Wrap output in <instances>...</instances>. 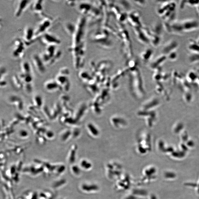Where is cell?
<instances>
[{
    "mask_svg": "<svg viewBox=\"0 0 199 199\" xmlns=\"http://www.w3.org/2000/svg\"><path fill=\"white\" fill-rule=\"evenodd\" d=\"M25 45L22 39L16 38L12 44V56L15 59H21L25 57Z\"/></svg>",
    "mask_w": 199,
    "mask_h": 199,
    "instance_id": "2",
    "label": "cell"
},
{
    "mask_svg": "<svg viewBox=\"0 0 199 199\" xmlns=\"http://www.w3.org/2000/svg\"><path fill=\"white\" fill-rule=\"evenodd\" d=\"M57 47L53 45L47 46L42 53L40 57L45 66L53 65L60 58L62 53Z\"/></svg>",
    "mask_w": 199,
    "mask_h": 199,
    "instance_id": "1",
    "label": "cell"
},
{
    "mask_svg": "<svg viewBox=\"0 0 199 199\" xmlns=\"http://www.w3.org/2000/svg\"><path fill=\"white\" fill-rule=\"evenodd\" d=\"M45 86L49 90H53L58 88L60 86L56 81H50L46 83Z\"/></svg>",
    "mask_w": 199,
    "mask_h": 199,
    "instance_id": "14",
    "label": "cell"
},
{
    "mask_svg": "<svg viewBox=\"0 0 199 199\" xmlns=\"http://www.w3.org/2000/svg\"><path fill=\"white\" fill-rule=\"evenodd\" d=\"M31 62L34 68L39 74H43L46 71L45 65L40 56L37 54H33L31 57Z\"/></svg>",
    "mask_w": 199,
    "mask_h": 199,
    "instance_id": "5",
    "label": "cell"
},
{
    "mask_svg": "<svg viewBox=\"0 0 199 199\" xmlns=\"http://www.w3.org/2000/svg\"><path fill=\"white\" fill-rule=\"evenodd\" d=\"M71 170L72 174H73L76 175V176L79 174H80V172L78 167L75 166V165H74L72 166L71 168Z\"/></svg>",
    "mask_w": 199,
    "mask_h": 199,
    "instance_id": "18",
    "label": "cell"
},
{
    "mask_svg": "<svg viewBox=\"0 0 199 199\" xmlns=\"http://www.w3.org/2000/svg\"><path fill=\"white\" fill-rule=\"evenodd\" d=\"M31 2L29 0H18L16 1L14 6L15 16L16 17L21 16Z\"/></svg>",
    "mask_w": 199,
    "mask_h": 199,
    "instance_id": "7",
    "label": "cell"
},
{
    "mask_svg": "<svg viewBox=\"0 0 199 199\" xmlns=\"http://www.w3.org/2000/svg\"><path fill=\"white\" fill-rule=\"evenodd\" d=\"M67 181L65 179H61L55 181L52 184V187L53 188L58 189L61 187L66 183Z\"/></svg>",
    "mask_w": 199,
    "mask_h": 199,
    "instance_id": "15",
    "label": "cell"
},
{
    "mask_svg": "<svg viewBox=\"0 0 199 199\" xmlns=\"http://www.w3.org/2000/svg\"><path fill=\"white\" fill-rule=\"evenodd\" d=\"M42 43L43 44L49 46H57L61 43V41L55 36L49 33H45L40 38Z\"/></svg>",
    "mask_w": 199,
    "mask_h": 199,
    "instance_id": "6",
    "label": "cell"
},
{
    "mask_svg": "<svg viewBox=\"0 0 199 199\" xmlns=\"http://www.w3.org/2000/svg\"><path fill=\"white\" fill-rule=\"evenodd\" d=\"M51 25V21L49 18L45 17L42 20L37 28L35 30V35L37 38H41L42 36L46 33Z\"/></svg>",
    "mask_w": 199,
    "mask_h": 199,
    "instance_id": "3",
    "label": "cell"
},
{
    "mask_svg": "<svg viewBox=\"0 0 199 199\" xmlns=\"http://www.w3.org/2000/svg\"><path fill=\"white\" fill-rule=\"evenodd\" d=\"M180 23L183 33L194 30L199 27L198 22L195 20H186Z\"/></svg>",
    "mask_w": 199,
    "mask_h": 199,
    "instance_id": "8",
    "label": "cell"
},
{
    "mask_svg": "<svg viewBox=\"0 0 199 199\" xmlns=\"http://www.w3.org/2000/svg\"><path fill=\"white\" fill-rule=\"evenodd\" d=\"M169 59L172 60H174L176 58L177 54L175 52H172L170 53H169Z\"/></svg>",
    "mask_w": 199,
    "mask_h": 199,
    "instance_id": "19",
    "label": "cell"
},
{
    "mask_svg": "<svg viewBox=\"0 0 199 199\" xmlns=\"http://www.w3.org/2000/svg\"><path fill=\"white\" fill-rule=\"evenodd\" d=\"M66 31L69 35H72L75 32V29L72 24L67 22L65 26Z\"/></svg>",
    "mask_w": 199,
    "mask_h": 199,
    "instance_id": "16",
    "label": "cell"
},
{
    "mask_svg": "<svg viewBox=\"0 0 199 199\" xmlns=\"http://www.w3.org/2000/svg\"><path fill=\"white\" fill-rule=\"evenodd\" d=\"M67 76L68 75L59 73L57 75L55 81L60 86H68L69 82Z\"/></svg>",
    "mask_w": 199,
    "mask_h": 199,
    "instance_id": "10",
    "label": "cell"
},
{
    "mask_svg": "<svg viewBox=\"0 0 199 199\" xmlns=\"http://www.w3.org/2000/svg\"><path fill=\"white\" fill-rule=\"evenodd\" d=\"M87 129H88L90 134L92 137H96L98 136L99 134L98 128L92 123H89L87 125Z\"/></svg>",
    "mask_w": 199,
    "mask_h": 199,
    "instance_id": "13",
    "label": "cell"
},
{
    "mask_svg": "<svg viewBox=\"0 0 199 199\" xmlns=\"http://www.w3.org/2000/svg\"><path fill=\"white\" fill-rule=\"evenodd\" d=\"M43 1L37 0L33 2L31 5L32 11L35 15H40L43 12Z\"/></svg>",
    "mask_w": 199,
    "mask_h": 199,
    "instance_id": "9",
    "label": "cell"
},
{
    "mask_svg": "<svg viewBox=\"0 0 199 199\" xmlns=\"http://www.w3.org/2000/svg\"><path fill=\"white\" fill-rule=\"evenodd\" d=\"M21 73L23 74H31V67L30 65L28 62L24 61L20 65Z\"/></svg>",
    "mask_w": 199,
    "mask_h": 199,
    "instance_id": "12",
    "label": "cell"
},
{
    "mask_svg": "<svg viewBox=\"0 0 199 199\" xmlns=\"http://www.w3.org/2000/svg\"><path fill=\"white\" fill-rule=\"evenodd\" d=\"M22 39L26 46L32 44L37 39L35 37V30L31 27H27L23 32Z\"/></svg>",
    "mask_w": 199,
    "mask_h": 199,
    "instance_id": "4",
    "label": "cell"
},
{
    "mask_svg": "<svg viewBox=\"0 0 199 199\" xmlns=\"http://www.w3.org/2000/svg\"><path fill=\"white\" fill-rule=\"evenodd\" d=\"M178 46V44L176 41H172L165 45L162 50L163 53L164 54H169L170 52H173Z\"/></svg>",
    "mask_w": 199,
    "mask_h": 199,
    "instance_id": "11",
    "label": "cell"
},
{
    "mask_svg": "<svg viewBox=\"0 0 199 199\" xmlns=\"http://www.w3.org/2000/svg\"><path fill=\"white\" fill-rule=\"evenodd\" d=\"M75 150L74 149V150L72 149V150H71L68 155L67 160H68V162L70 164H72L75 162Z\"/></svg>",
    "mask_w": 199,
    "mask_h": 199,
    "instance_id": "17",
    "label": "cell"
}]
</instances>
